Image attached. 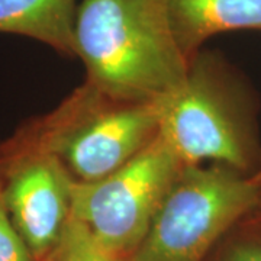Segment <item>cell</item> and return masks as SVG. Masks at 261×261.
I'll return each mask as SVG.
<instances>
[{"mask_svg":"<svg viewBox=\"0 0 261 261\" xmlns=\"http://www.w3.org/2000/svg\"><path fill=\"white\" fill-rule=\"evenodd\" d=\"M74 57L86 67V83L128 102L166 96L192 63L173 34L166 0H82Z\"/></svg>","mask_w":261,"mask_h":261,"instance_id":"obj_1","label":"cell"},{"mask_svg":"<svg viewBox=\"0 0 261 261\" xmlns=\"http://www.w3.org/2000/svg\"><path fill=\"white\" fill-rule=\"evenodd\" d=\"M159 137L152 102L113 99L84 83L53 112L20 128L0 151H44L79 183L106 177Z\"/></svg>","mask_w":261,"mask_h":261,"instance_id":"obj_2","label":"cell"},{"mask_svg":"<svg viewBox=\"0 0 261 261\" xmlns=\"http://www.w3.org/2000/svg\"><path fill=\"white\" fill-rule=\"evenodd\" d=\"M258 206L254 176L221 164L186 166L129 261H206L225 233Z\"/></svg>","mask_w":261,"mask_h":261,"instance_id":"obj_3","label":"cell"},{"mask_svg":"<svg viewBox=\"0 0 261 261\" xmlns=\"http://www.w3.org/2000/svg\"><path fill=\"white\" fill-rule=\"evenodd\" d=\"M219 61L197 53L186 79L155 100L159 137L185 166L209 161L247 173L255 160L248 118Z\"/></svg>","mask_w":261,"mask_h":261,"instance_id":"obj_4","label":"cell"},{"mask_svg":"<svg viewBox=\"0 0 261 261\" xmlns=\"http://www.w3.org/2000/svg\"><path fill=\"white\" fill-rule=\"evenodd\" d=\"M185 167L157 137L112 174L90 183L73 181L71 218L105 248L129 260Z\"/></svg>","mask_w":261,"mask_h":261,"instance_id":"obj_5","label":"cell"},{"mask_svg":"<svg viewBox=\"0 0 261 261\" xmlns=\"http://www.w3.org/2000/svg\"><path fill=\"white\" fill-rule=\"evenodd\" d=\"M73 178L44 151H0V183L10 219L37 261L57 248L71 219Z\"/></svg>","mask_w":261,"mask_h":261,"instance_id":"obj_6","label":"cell"},{"mask_svg":"<svg viewBox=\"0 0 261 261\" xmlns=\"http://www.w3.org/2000/svg\"><path fill=\"white\" fill-rule=\"evenodd\" d=\"M166 5L173 34L189 60L216 34L261 31V0H166Z\"/></svg>","mask_w":261,"mask_h":261,"instance_id":"obj_7","label":"cell"},{"mask_svg":"<svg viewBox=\"0 0 261 261\" xmlns=\"http://www.w3.org/2000/svg\"><path fill=\"white\" fill-rule=\"evenodd\" d=\"M77 0H0V32L35 39L74 57Z\"/></svg>","mask_w":261,"mask_h":261,"instance_id":"obj_8","label":"cell"},{"mask_svg":"<svg viewBox=\"0 0 261 261\" xmlns=\"http://www.w3.org/2000/svg\"><path fill=\"white\" fill-rule=\"evenodd\" d=\"M42 261H129L105 248L74 218L65 228L57 248Z\"/></svg>","mask_w":261,"mask_h":261,"instance_id":"obj_9","label":"cell"},{"mask_svg":"<svg viewBox=\"0 0 261 261\" xmlns=\"http://www.w3.org/2000/svg\"><path fill=\"white\" fill-rule=\"evenodd\" d=\"M0 261H37L10 219L0 183Z\"/></svg>","mask_w":261,"mask_h":261,"instance_id":"obj_10","label":"cell"},{"mask_svg":"<svg viewBox=\"0 0 261 261\" xmlns=\"http://www.w3.org/2000/svg\"><path fill=\"white\" fill-rule=\"evenodd\" d=\"M216 261H261V237H248L235 240Z\"/></svg>","mask_w":261,"mask_h":261,"instance_id":"obj_11","label":"cell"},{"mask_svg":"<svg viewBox=\"0 0 261 261\" xmlns=\"http://www.w3.org/2000/svg\"><path fill=\"white\" fill-rule=\"evenodd\" d=\"M254 176V180H255V183H257V186H258V190H260V199H261V170L260 171H257L255 174H252Z\"/></svg>","mask_w":261,"mask_h":261,"instance_id":"obj_12","label":"cell"}]
</instances>
